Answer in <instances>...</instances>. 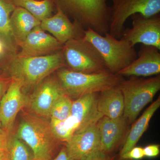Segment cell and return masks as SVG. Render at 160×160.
Listing matches in <instances>:
<instances>
[{
    "instance_id": "obj_1",
    "label": "cell",
    "mask_w": 160,
    "mask_h": 160,
    "mask_svg": "<svg viewBox=\"0 0 160 160\" xmlns=\"http://www.w3.org/2000/svg\"><path fill=\"white\" fill-rule=\"evenodd\" d=\"M16 135L31 149L35 160L52 159L58 140L46 119L31 113H24Z\"/></svg>"
},
{
    "instance_id": "obj_2",
    "label": "cell",
    "mask_w": 160,
    "mask_h": 160,
    "mask_svg": "<svg viewBox=\"0 0 160 160\" xmlns=\"http://www.w3.org/2000/svg\"><path fill=\"white\" fill-rule=\"evenodd\" d=\"M83 38L92 44L102 58L108 71L117 74L138 57V53L129 42L116 38L109 32L104 35L92 29L84 30Z\"/></svg>"
},
{
    "instance_id": "obj_3",
    "label": "cell",
    "mask_w": 160,
    "mask_h": 160,
    "mask_svg": "<svg viewBox=\"0 0 160 160\" xmlns=\"http://www.w3.org/2000/svg\"><path fill=\"white\" fill-rule=\"evenodd\" d=\"M108 0H56L59 8L71 16L85 30L90 29L104 35L109 32L110 6Z\"/></svg>"
},
{
    "instance_id": "obj_4",
    "label": "cell",
    "mask_w": 160,
    "mask_h": 160,
    "mask_svg": "<svg viewBox=\"0 0 160 160\" xmlns=\"http://www.w3.org/2000/svg\"><path fill=\"white\" fill-rule=\"evenodd\" d=\"M58 77L66 94L75 98L116 87L122 81V76L108 70L85 73L62 68L58 72Z\"/></svg>"
},
{
    "instance_id": "obj_5",
    "label": "cell",
    "mask_w": 160,
    "mask_h": 160,
    "mask_svg": "<svg viewBox=\"0 0 160 160\" xmlns=\"http://www.w3.org/2000/svg\"><path fill=\"white\" fill-rule=\"evenodd\" d=\"M63 49L56 53L30 57H17L12 61L9 70L12 79L23 86L37 85L53 72L65 65Z\"/></svg>"
},
{
    "instance_id": "obj_6",
    "label": "cell",
    "mask_w": 160,
    "mask_h": 160,
    "mask_svg": "<svg viewBox=\"0 0 160 160\" xmlns=\"http://www.w3.org/2000/svg\"><path fill=\"white\" fill-rule=\"evenodd\" d=\"M118 87L124 97L123 117L131 123L160 90V77L158 75L147 79L132 78L122 81Z\"/></svg>"
},
{
    "instance_id": "obj_7",
    "label": "cell",
    "mask_w": 160,
    "mask_h": 160,
    "mask_svg": "<svg viewBox=\"0 0 160 160\" xmlns=\"http://www.w3.org/2000/svg\"><path fill=\"white\" fill-rule=\"evenodd\" d=\"M64 45L63 55L69 69L85 73L108 70L98 52L83 37L69 40Z\"/></svg>"
},
{
    "instance_id": "obj_8",
    "label": "cell",
    "mask_w": 160,
    "mask_h": 160,
    "mask_svg": "<svg viewBox=\"0 0 160 160\" xmlns=\"http://www.w3.org/2000/svg\"><path fill=\"white\" fill-rule=\"evenodd\" d=\"M109 32L116 38H121L125 24L132 15L139 13L150 17L160 13V0H111Z\"/></svg>"
},
{
    "instance_id": "obj_9",
    "label": "cell",
    "mask_w": 160,
    "mask_h": 160,
    "mask_svg": "<svg viewBox=\"0 0 160 160\" xmlns=\"http://www.w3.org/2000/svg\"><path fill=\"white\" fill-rule=\"evenodd\" d=\"M130 17L132 26L125 28L121 38L133 47L142 44L154 46L160 50V13L150 17L136 13Z\"/></svg>"
},
{
    "instance_id": "obj_10",
    "label": "cell",
    "mask_w": 160,
    "mask_h": 160,
    "mask_svg": "<svg viewBox=\"0 0 160 160\" xmlns=\"http://www.w3.org/2000/svg\"><path fill=\"white\" fill-rule=\"evenodd\" d=\"M66 94L58 79H45L28 100L32 112L40 117L50 118L52 107L61 97Z\"/></svg>"
},
{
    "instance_id": "obj_11",
    "label": "cell",
    "mask_w": 160,
    "mask_h": 160,
    "mask_svg": "<svg viewBox=\"0 0 160 160\" xmlns=\"http://www.w3.org/2000/svg\"><path fill=\"white\" fill-rule=\"evenodd\" d=\"M22 83L12 79L0 102V122L3 129L11 134L19 112L28 104V98L22 92Z\"/></svg>"
},
{
    "instance_id": "obj_12",
    "label": "cell",
    "mask_w": 160,
    "mask_h": 160,
    "mask_svg": "<svg viewBox=\"0 0 160 160\" xmlns=\"http://www.w3.org/2000/svg\"><path fill=\"white\" fill-rule=\"evenodd\" d=\"M98 122L75 132L66 142V150L72 159L84 160L92 152L100 149Z\"/></svg>"
},
{
    "instance_id": "obj_13",
    "label": "cell",
    "mask_w": 160,
    "mask_h": 160,
    "mask_svg": "<svg viewBox=\"0 0 160 160\" xmlns=\"http://www.w3.org/2000/svg\"><path fill=\"white\" fill-rule=\"evenodd\" d=\"M160 50L154 46L142 45L138 57L117 74L123 76L149 77L160 72Z\"/></svg>"
},
{
    "instance_id": "obj_14",
    "label": "cell",
    "mask_w": 160,
    "mask_h": 160,
    "mask_svg": "<svg viewBox=\"0 0 160 160\" xmlns=\"http://www.w3.org/2000/svg\"><path fill=\"white\" fill-rule=\"evenodd\" d=\"M40 26L35 27L19 44L22 51L18 57L46 55L47 53L63 49V44L54 37L46 33Z\"/></svg>"
},
{
    "instance_id": "obj_15",
    "label": "cell",
    "mask_w": 160,
    "mask_h": 160,
    "mask_svg": "<svg viewBox=\"0 0 160 160\" xmlns=\"http://www.w3.org/2000/svg\"><path fill=\"white\" fill-rule=\"evenodd\" d=\"M40 26L63 45L69 40L83 38L85 30L72 23L69 17L58 8L56 14L41 21Z\"/></svg>"
},
{
    "instance_id": "obj_16",
    "label": "cell",
    "mask_w": 160,
    "mask_h": 160,
    "mask_svg": "<svg viewBox=\"0 0 160 160\" xmlns=\"http://www.w3.org/2000/svg\"><path fill=\"white\" fill-rule=\"evenodd\" d=\"M98 101L97 92H93L80 96L72 102L70 117L77 126L76 132L98 122L102 118L98 111Z\"/></svg>"
},
{
    "instance_id": "obj_17",
    "label": "cell",
    "mask_w": 160,
    "mask_h": 160,
    "mask_svg": "<svg viewBox=\"0 0 160 160\" xmlns=\"http://www.w3.org/2000/svg\"><path fill=\"white\" fill-rule=\"evenodd\" d=\"M126 125V119H116L103 116L98 122L100 149L108 154L113 151L122 137Z\"/></svg>"
},
{
    "instance_id": "obj_18",
    "label": "cell",
    "mask_w": 160,
    "mask_h": 160,
    "mask_svg": "<svg viewBox=\"0 0 160 160\" xmlns=\"http://www.w3.org/2000/svg\"><path fill=\"white\" fill-rule=\"evenodd\" d=\"M98 98V109L103 116L116 119L123 116L124 100L118 86L100 92Z\"/></svg>"
},
{
    "instance_id": "obj_19",
    "label": "cell",
    "mask_w": 160,
    "mask_h": 160,
    "mask_svg": "<svg viewBox=\"0 0 160 160\" xmlns=\"http://www.w3.org/2000/svg\"><path fill=\"white\" fill-rule=\"evenodd\" d=\"M10 22L15 40L19 44L24 42L32 30L41 24V21L29 11L19 7L15 8Z\"/></svg>"
},
{
    "instance_id": "obj_20",
    "label": "cell",
    "mask_w": 160,
    "mask_h": 160,
    "mask_svg": "<svg viewBox=\"0 0 160 160\" xmlns=\"http://www.w3.org/2000/svg\"><path fill=\"white\" fill-rule=\"evenodd\" d=\"M160 106V97L146 109L142 116L132 127L120 154V159L133 147L146 131L152 116Z\"/></svg>"
},
{
    "instance_id": "obj_21",
    "label": "cell",
    "mask_w": 160,
    "mask_h": 160,
    "mask_svg": "<svg viewBox=\"0 0 160 160\" xmlns=\"http://www.w3.org/2000/svg\"><path fill=\"white\" fill-rule=\"evenodd\" d=\"M15 7H19L29 11L40 21L51 17L53 10L51 0H11Z\"/></svg>"
},
{
    "instance_id": "obj_22",
    "label": "cell",
    "mask_w": 160,
    "mask_h": 160,
    "mask_svg": "<svg viewBox=\"0 0 160 160\" xmlns=\"http://www.w3.org/2000/svg\"><path fill=\"white\" fill-rule=\"evenodd\" d=\"M15 8L11 0H0V38L10 46L15 40L10 26V16Z\"/></svg>"
},
{
    "instance_id": "obj_23",
    "label": "cell",
    "mask_w": 160,
    "mask_h": 160,
    "mask_svg": "<svg viewBox=\"0 0 160 160\" xmlns=\"http://www.w3.org/2000/svg\"><path fill=\"white\" fill-rule=\"evenodd\" d=\"M7 152V160H35L31 149L16 135L10 137Z\"/></svg>"
},
{
    "instance_id": "obj_24",
    "label": "cell",
    "mask_w": 160,
    "mask_h": 160,
    "mask_svg": "<svg viewBox=\"0 0 160 160\" xmlns=\"http://www.w3.org/2000/svg\"><path fill=\"white\" fill-rule=\"evenodd\" d=\"M50 127L58 141L67 142L77 131L78 127L70 117L63 121L50 119Z\"/></svg>"
},
{
    "instance_id": "obj_25",
    "label": "cell",
    "mask_w": 160,
    "mask_h": 160,
    "mask_svg": "<svg viewBox=\"0 0 160 160\" xmlns=\"http://www.w3.org/2000/svg\"><path fill=\"white\" fill-rule=\"evenodd\" d=\"M72 102L67 95L61 97L57 101L52 109L50 119L65 121L71 114Z\"/></svg>"
},
{
    "instance_id": "obj_26",
    "label": "cell",
    "mask_w": 160,
    "mask_h": 160,
    "mask_svg": "<svg viewBox=\"0 0 160 160\" xmlns=\"http://www.w3.org/2000/svg\"><path fill=\"white\" fill-rule=\"evenodd\" d=\"M145 157L144 150L142 147H134L120 160H140Z\"/></svg>"
},
{
    "instance_id": "obj_27",
    "label": "cell",
    "mask_w": 160,
    "mask_h": 160,
    "mask_svg": "<svg viewBox=\"0 0 160 160\" xmlns=\"http://www.w3.org/2000/svg\"><path fill=\"white\" fill-rule=\"evenodd\" d=\"M11 134L0 126V150H7Z\"/></svg>"
},
{
    "instance_id": "obj_28",
    "label": "cell",
    "mask_w": 160,
    "mask_h": 160,
    "mask_svg": "<svg viewBox=\"0 0 160 160\" xmlns=\"http://www.w3.org/2000/svg\"><path fill=\"white\" fill-rule=\"evenodd\" d=\"M143 150L144 155L146 157H156L160 153L159 146L158 145H149L143 148Z\"/></svg>"
},
{
    "instance_id": "obj_29",
    "label": "cell",
    "mask_w": 160,
    "mask_h": 160,
    "mask_svg": "<svg viewBox=\"0 0 160 160\" xmlns=\"http://www.w3.org/2000/svg\"><path fill=\"white\" fill-rule=\"evenodd\" d=\"M83 160H110L107 154L99 149L89 155Z\"/></svg>"
},
{
    "instance_id": "obj_30",
    "label": "cell",
    "mask_w": 160,
    "mask_h": 160,
    "mask_svg": "<svg viewBox=\"0 0 160 160\" xmlns=\"http://www.w3.org/2000/svg\"><path fill=\"white\" fill-rule=\"evenodd\" d=\"M12 78H6L2 75H0V102L5 92L11 83Z\"/></svg>"
},
{
    "instance_id": "obj_31",
    "label": "cell",
    "mask_w": 160,
    "mask_h": 160,
    "mask_svg": "<svg viewBox=\"0 0 160 160\" xmlns=\"http://www.w3.org/2000/svg\"><path fill=\"white\" fill-rule=\"evenodd\" d=\"M51 160H72L67 153L66 147H63L57 155Z\"/></svg>"
},
{
    "instance_id": "obj_32",
    "label": "cell",
    "mask_w": 160,
    "mask_h": 160,
    "mask_svg": "<svg viewBox=\"0 0 160 160\" xmlns=\"http://www.w3.org/2000/svg\"><path fill=\"white\" fill-rule=\"evenodd\" d=\"M9 45L6 41L0 38V58L5 54L6 50L8 49Z\"/></svg>"
},
{
    "instance_id": "obj_33",
    "label": "cell",
    "mask_w": 160,
    "mask_h": 160,
    "mask_svg": "<svg viewBox=\"0 0 160 160\" xmlns=\"http://www.w3.org/2000/svg\"><path fill=\"white\" fill-rule=\"evenodd\" d=\"M8 159V152L7 150H0V160Z\"/></svg>"
},
{
    "instance_id": "obj_34",
    "label": "cell",
    "mask_w": 160,
    "mask_h": 160,
    "mask_svg": "<svg viewBox=\"0 0 160 160\" xmlns=\"http://www.w3.org/2000/svg\"><path fill=\"white\" fill-rule=\"evenodd\" d=\"M1 126V122H0V126Z\"/></svg>"
},
{
    "instance_id": "obj_35",
    "label": "cell",
    "mask_w": 160,
    "mask_h": 160,
    "mask_svg": "<svg viewBox=\"0 0 160 160\" xmlns=\"http://www.w3.org/2000/svg\"><path fill=\"white\" fill-rule=\"evenodd\" d=\"M38 1H42V0H38Z\"/></svg>"
}]
</instances>
